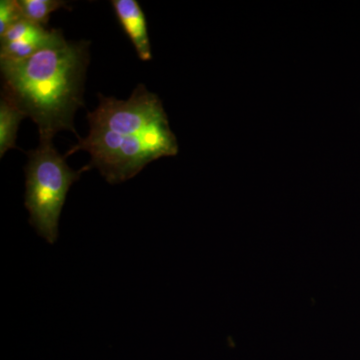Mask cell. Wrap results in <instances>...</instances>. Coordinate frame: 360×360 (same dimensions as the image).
I'll list each match as a JSON object with an SVG mask.
<instances>
[{
    "instance_id": "6da1fadb",
    "label": "cell",
    "mask_w": 360,
    "mask_h": 360,
    "mask_svg": "<svg viewBox=\"0 0 360 360\" xmlns=\"http://www.w3.org/2000/svg\"><path fill=\"white\" fill-rule=\"evenodd\" d=\"M98 98V106L87 113L89 134L79 137L65 155L89 153L90 161L80 168L82 172L96 168L108 184H117L153 161L179 153L163 104L146 85H137L125 101L103 94Z\"/></svg>"
},
{
    "instance_id": "ba28073f",
    "label": "cell",
    "mask_w": 360,
    "mask_h": 360,
    "mask_svg": "<svg viewBox=\"0 0 360 360\" xmlns=\"http://www.w3.org/2000/svg\"><path fill=\"white\" fill-rule=\"evenodd\" d=\"M22 11L18 0H1L0 1V37L18 21L23 20Z\"/></svg>"
},
{
    "instance_id": "277c9868",
    "label": "cell",
    "mask_w": 360,
    "mask_h": 360,
    "mask_svg": "<svg viewBox=\"0 0 360 360\" xmlns=\"http://www.w3.org/2000/svg\"><path fill=\"white\" fill-rule=\"evenodd\" d=\"M68 41L63 30L21 20L0 37V59L22 60Z\"/></svg>"
},
{
    "instance_id": "8992f818",
    "label": "cell",
    "mask_w": 360,
    "mask_h": 360,
    "mask_svg": "<svg viewBox=\"0 0 360 360\" xmlns=\"http://www.w3.org/2000/svg\"><path fill=\"white\" fill-rule=\"evenodd\" d=\"M26 115L15 101L6 92H1L0 101V158L7 151L18 148L16 137L21 120Z\"/></svg>"
},
{
    "instance_id": "52a82bcc",
    "label": "cell",
    "mask_w": 360,
    "mask_h": 360,
    "mask_svg": "<svg viewBox=\"0 0 360 360\" xmlns=\"http://www.w3.org/2000/svg\"><path fill=\"white\" fill-rule=\"evenodd\" d=\"M18 4L25 20L45 27L51 13L60 8L68 9V2L63 0H18Z\"/></svg>"
},
{
    "instance_id": "7a4b0ae2",
    "label": "cell",
    "mask_w": 360,
    "mask_h": 360,
    "mask_svg": "<svg viewBox=\"0 0 360 360\" xmlns=\"http://www.w3.org/2000/svg\"><path fill=\"white\" fill-rule=\"evenodd\" d=\"M86 40L66 41L22 60L0 59L4 89L37 124L39 142L75 127L77 111L84 105L85 77L89 65Z\"/></svg>"
},
{
    "instance_id": "5b68a950",
    "label": "cell",
    "mask_w": 360,
    "mask_h": 360,
    "mask_svg": "<svg viewBox=\"0 0 360 360\" xmlns=\"http://www.w3.org/2000/svg\"><path fill=\"white\" fill-rule=\"evenodd\" d=\"M111 6L123 32L134 44L139 58L143 61L153 59L148 23L141 6L136 0H112Z\"/></svg>"
},
{
    "instance_id": "3957f363",
    "label": "cell",
    "mask_w": 360,
    "mask_h": 360,
    "mask_svg": "<svg viewBox=\"0 0 360 360\" xmlns=\"http://www.w3.org/2000/svg\"><path fill=\"white\" fill-rule=\"evenodd\" d=\"M27 158L25 205L30 224L39 236L54 245L66 195L84 172L71 169L52 142H39L37 148L28 151Z\"/></svg>"
}]
</instances>
